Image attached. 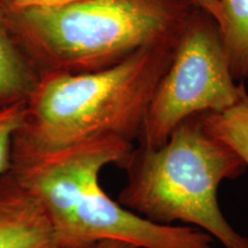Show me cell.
Returning <instances> with one entry per match:
<instances>
[{
  "mask_svg": "<svg viewBox=\"0 0 248 248\" xmlns=\"http://www.w3.org/2000/svg\"><path fill=\"white\" fill-rule=\"evenodd\" d=\"M135 147L98 138L57 151L12 159L11 171L44 210L60 248L119 240L138 248H213V238L193 226L161 225L124 208L99 184L108 164Z\"/></svg>",
  "mask_w": 248,
  "mask_h": 248,
  "instance_id": "obj_1",
  "label": "cell"
},
{
  "mask_svg": "<svg viewBox=\"0 0 248 248\" xmlns=\"http://www.w3.org/2000/svg\"><path fill=\"white\" fill-rule=\"evenodd\" d=\"M179 35L139 49L107 69L40 76L26 101L12 157L57 151L98 138L137 140Z\"/></svg>",
  "mask_w": 248,
  "mask_h": 248,
  "instance_id": "obj_2",
  "label": "cell"
},
{
  "mask_svg": "<svg viewBox=\"0 0 248 248\" xmlns=\"http://www.w3.org/2000/svg\"><path fill=\"white\" fill-rule=\"evenodd\" d=\"M192 0H78L53 7H6L8 28L39 76L85 74L115 66L177 37Z\"/></svg>",
  "mask_w": 248,
  "mask_h": 248,
  "instance_id": "obj_3",
  "label": "cell"
},
{
  "mask_svg": "<svg viewBox=\"0 0 248 248\" xmlns=\"http://www.w3.org/2000/svg\"><path fill=\"white\" fill-rule=\"evenodd\" d=\"M119 168L126 184L117 202L161 225L182 222L208 233L224 248H248V237L230 225L217 192L243 175V160L203 126L200 115L176 126L162 146L133 147Z\"/></svg>",
  "mask_w": 248,
  "mask_h": 248,
  "instance_id": "obj_4",
  "label": "cell"
},
{
  "mask_svg": "<svg viewBox=\"0 0 248 248\" xmlns=\"http://www.w3.org/2000/svg\"><path fill=\"white\" fill-rule=\"evenodd\" d=\"M234 80L215 20L195 7L148 106L138 146H162L188 117L233 106L246 88Z\"/></svg>",
  "mask_w": 248,
  "mask_h": 248,
  "instance_id": "obj_5",
  "label": "cell"
},
{
  "mask_svg": "<svg viewBox=\"0 0 248 248\" xmlns=\"http://www.w3.org/2000/svg\"><path fill=\"white\" fill-rule=\"evenodd\" d=\"M0 248H60L44 210L11 170L0 176Z\"/></svg>",
  "mask_w": 248,
  "mask_h": 248,
  "instance_id": "obj_6",
  "label": "cell"
},
{
  "mask_svg": "<svg viewBox=\"0 0 248 248\" xmlns=\"http://www.w3.org/2000/svg\"><path fill=\"white\" fill-rule=\"evenodd\" d=\"M39 78L38 73L13 39L6 6L0 0V107L26 102Z\"/></svg>",
  "mask_w": 248,
  "mask_h": 248,
  "instance_id": "obj_7",
  "label": "cell"
},
{
  "mask_svg": "<svg viewBox=\"0 0 248 248\" xmlns=\"http://www.w3.org/2000/svg\"><path fill=\"white\" fill-rule=\"evenodd\" d=\"M219 37L234 79H248V0H218Z\"/></svg>",
  "mask_w": 248,
  "mask_h": 248,
  "instance_id": "obj_8",
  "label": "cell"
},
{
  "mask_svg": "<svg viewBox=\"0 0 248 248\" xmlns=\"http://www.w3.org/2000/svg\"><path fill=\"white\" fill-rule=\"evenodd\" d=\"M208 131L224 142L248 167V92L246 88L233 106L218 113L200 114Z\"/></svg>",
  "mask_w": 248,
  "mask_h": 248,
  "instance_id": "obj_9",
  "label": "cell"
},
{
  "mask_svg": "<svg viewBox=\"0 0 248 248\" xmlns=\"http://www.w3.org/2000/svg\"><path fill=\"white\" fill-rule=\"evenodd\" d=\"M26 102L0 107V176L12 168L13 139L23 120Z\"/></svg>",
  "mask_w": 248,
  "mask_h": 248,
  "instance_id": "obj_10",
  "label": "cell"
},
{
  "mask_svg": "<svg viewBox=\"0 0 248 248\" xmlns=\"http://www.w3.org/2000/svg\"><path fill=\"white\" fill-rule=\"evenodd\" d=\"M78 0H2L6 7L30 8V7H53L70 4Z\"/></svg>",
  "mask_w": 248,
  "mask_h": 248,
  "instance_id": "obj_11",
  "label": "cell"
},
{
  "mask_svg": "<svg viewBox=\"0 0 248 248\" xmlns=\"http://www.w3.org/2000/svg\"><path fill=\"white\" fill-rule=\"evenodd\" d=\"M192 1L198 8L210 15L215 20L216 24H218L221 20V9H219L218 0H192Z\"/></svg>",
  "mask_w": 248,
  "mask_h": 248,
  "instance_id": "obj_12",
  "label": "cell"
},
{
  "mask_svg": "<svg viewBox=\"0 0 248 248\" xmlns=\"http://www.w3.org/2000/svg\"><path fill=\"white\" fill-rule=\"evenodd\" d=\"M84 248H138L135 245L124 243V241L119 240H101L99 243H95L91 246Z\"/></svg>",
  "mask_w": 248,
  "mask_h": 248,
  "instance_id": "obj_13",
  "label": "cell"
}]
</instances>
